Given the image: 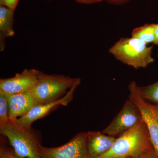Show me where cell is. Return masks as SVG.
Listing matches in <instances>:
<instances>
[{"instance_id":"1","label":"cell","mask_w":158,"mask_h":158,"mask_svg":"<svg viewBox=\"0 0 158 158\" xmlns=\"http://www.w3.org/2000/svg\"><path fill=\"white\" fill-rule=\"evenodd\" d=\"M152 149L148 130L142 120L116 138L110 150L98 158H137Z\"/></svg>"},{"instance_id":"2","label":"cell","mask_w":158,"mask_h":158,"mask_svg":"<svg viewBox=\"0 0 158 158\" xmlns=\"http://www.w3.org/2000/svg\"><path fill=\"white\" fill-rule=\"evenodd\" d=\"M153 46L135 37H122L109 50L110 54L123 64L135 69L147 67L154 62Z\"/></svg>"},{"instance_id":"3","label":"cell","mask_w":158,"mask_h":158,"mask_svg":"<svg viewBox=\"0 0 158 158\" xmlns=\"http://www.w3.org/2000/svg\"><path fill=\"white\" fill-rule=\"evenodd\" d=\"M80 80L79 78L40 71L37 84L30 91L38 104L48 103L62 98Z\"/></svg>"},{"instance_id":"4","label":"cell","mask_w":158,"mask_h":158,"mask_svg":"<svg viewBox=\"0 0 158 158\" xmlns=\"http://www.w3.org/2000/svg\"><path fill=\"white\" fill-rule=\"evenodd\" d=\"M0 134L8 139L15 154L19 157L41 158L39 143L31 130L22 127L16 121L9 120L0 128Z\"/></svg>"},{"instance_id":"5","label":"cell","mask_w":158,"mask_h":158,"mask_svg":"<svg viewBox=\"0 0 158 158\" xmlns=\"http://www.w3.org/2000/svg\"><path fill=\"white\" fill-rule=\"evenodd\" d=\"M138 85L132 81L128 86L129 99L137 106L141 113L149 133L152 144L158 155V110L156 105L152 104L138 93Z\"/></svg>"},{"instance_id":"6","label":"cell","mask_w":158,"mask_h":158,"mask_svg":"<svg viewBox=\"0 0 158 158\" xmlns=\"http://www.w3.org/2000/svg\"><path fill=\"white\" fill-rule=\"evenodd\" d=\"M39 150L41 158H88L86 133H79L59 147L47 148L40 144Z\"/></svg>"},{"instance_id":"7","label":"cell","mask_w":158,"mask_h":158,"mask_svg":"<svg viewBox=\"0 0 158 158\" xmlns=\"http://www.w3.org/2000/svg\"><path fill=\"white\" fill-rule=\"evenodd\" d=\"M142 120L138 108L129 99L119 113L102 132L111 136L121 135Z\"/></svg>"},{"instance_id":"8","label":"cell","mask_w":158,"mask_h":158,"mask_svg":"<svg viewBox=\"0 0 158 158\" xmlns=\"http://www.w3.org/2000/svg\"><path fill=\"white\" fill-rule=\"evenodd\" d=\"M81 83V80L77 82L62 98L59 100L48 103L34 106L27 114L18 118L16 122L22 127L31 130V125L34 121L46 116L55 107L58 106H67L73 99L75 91Z\"/></svg>"},{"instance_id":"9","label":"cell","mask_w":158,"mask_h":158,"mask_svg":"<svg viewBox=\"0 0 158 158\" xmlns=\"http://www.w3.org/2000/svg\"><path fill=\"white\" fill-rule=\"evenodd\" d=\"M39 72L35 69H25L12 77L1 79L0 93L12 94L30 91L37 84Z\"/></svg>"},{"instance_id":"10","label":"cell","mask_w":158,"mask_h":158,"mask_svg":"<svg viewBox=\"0 0 158 158\" xmlns=\"http://www.w3.org/2000/svg\"><path fill=\"white\" fill-rule=\"evenodd\" d=\"M5 95L9 106V120L11 121H16L18 118L27 114L34 106L38 105L30 90L23 93Z\"/></svg>"},{"instance_id":"11","label":"cell","mask_w":158,"mask_h":158,"mask_svg":"<svg viewBox=\"0 0 158 158\" xmlns=\"http://www.w3.org/2000/svg\"><path fill=\"white\" fill-rule=\"evenodd\" d=\"M99 131L86 133V145L88 158H98L108 152L116 139Z\"/></svg>"},{"instance_id":"12","label":"cell","mask_w":158,"mask_h":158,"mask_svg":"<svg viewBox=\"0 0 158 158\" xmlns=\"http://www.w3.org/2000/svg\"><path fill=\"white\" fill-rule=\"evenodd\" d=\"M14 18V10L0 6V50L2 52L5 49L6 38L15 34Z\"/></svg>"},{"instance_id":"13","label":"cell","mask_w":158,"mask_h":158,"mask_svg":"<svg viewBox=\"0 0 158 158\" xmlns=\"http://www.w3.org/2000/svg\"><path fill=\"white\" fill-rule=\"evenodd\" d=\"M156 24H146L133 30L131 37L138 38L147 44L154 43Z\"/></svg>"},{"instance_id":"14","label":"cell","mask_w":158,"mask_h":158,"mask_svg":"<svg viewBox=\"0 0 158 158\" xmlns=\"http://www.w3.org/2000/svg\"><path fill=\"white\" fill-rule=\"evenodd\" d=\"M138 90L144 99L158 104V81L144 87L138 86Z\"/></svg>"},{"instance_id":"15","label":"cell","mask_w":158,"mask_h":158,"mask_svg":"<svg viewBox=\"0 0 158 158\" xmlns=\"http://www.w3.org/2000/svg\"><path fill=\"white\" fill-rule=\"evenodd\" d=\"M9 121V106L6 95L0 93V128Z\"/></svg>"},{"instance_id":"16","label":"cell","mask_w":158,"mask_h":158,"mask_svg":"<svg viewBox=\"0 0 158 158\" xmlns=\"http://www.w3.org/2000/svg\"><path fill=\"white\" fill-rule=\"evenodd\" d=\"M19 1V0H0V5L6 6L15 11Z\"/></svg>"},{"instance_id":"17","label":"cell","mask_w":158,"mask_h":158,"mask_svg":"<svg viewBox=\"0 0 158 158\" xmlns=\"http://www.w3.org/2000/svg\"><path fill=\"white\" fill-rule=\"evenodd\" d=\"M0 158H20L17 156L14 152L10 151L3 147L0 149Z\"/></svg>"},{"instance_id":"18","label":"cell","mask_w":158,"mask_h":158,"mask_svg":"<svg viewBox=\"0 0 158 158\" xmlns=\"http://www.w3.org/2000/svg\"><path fill=\"white\" fill-rule=\"evenodd\" d=\"M137 158H158V155L154 149H152L143 153Z\"/></svg>"},{"instance_id":"19","label":"cell","mask_w":158,"mask_h":158,"mask_svg":"<svg viewBox=\"0 0 158 158\" xmlns=\"http://www.w3.org/2000/svg\"><path fill=\"white\" fill-rule=\"evenodd\" d=\"M131 1V0H107L106 2L108 4L110 5L120 6L127 4Z\"/></svg>"},{"instance_id":"20","label":"cell","mask_w":158,"mask_h":158,"mask_svg":"<svg viewBox=\"0 0 158 158\" xmlns=\"http://www.w3.org/2000/svg\"><path fill=\"white\" fill-rule=\"evenodd\" d=\"M77 2L82 4H91L94 3L101 2L103 1H106L107 0H75Z\"/></svg>"},{"instance_id":"21","label":"cell","mask_w":158,"mask_h":158,"mask_svg":"<svg viewBox=\"0 0 158 158\" xmlns=\"http://www.w3.org/2000/svg\"><path fill=\"white\" fill-rule=\"evenodd\" d=\"M156 39L154 44L158 45V23L156 24L155 31Z\"/></svg>"},{"instance_id":"22","label":"cell","mask_w":158,"mask_h":158,"mask_svg":"<svg viewBox=\"0 0 158 158\" xmlns=\"http://www.w3.org/2000/svg\"><path fill=\"white\" fill-rule=\"evenodd\" d=\"M156 106L158 110V104H156Z\"/></svg>"},{"instance_id":"23","label":"cell","mask_w":158,"mask_h":158,"mask_svg":"<svg viewBox=\"0 0 158 158\" xmlns=\"http://www.w3.org/2000/svg\"><path fill=\"white\" fill-rule=\"evenodd\" d=\"M157 57H158V56H157Z\"/></svg>"}]
</instances>
